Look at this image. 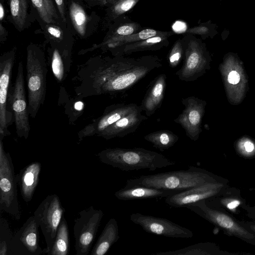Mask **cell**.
Segmentation results:
<instances>
[{"instance_id": "6da1fadb", "label": "cell", "mask_w": 255, "mask_h": 255, "mask_svg": "<svg viewBox=\"0 0 255 255\" xmlns=\"http://www.w3.org/2000/svg\"><path fill=\"white\" fill-rule=\"evenodd\" d=\"M162 65L158 58L152 56L92 57L78 66L72 79L74 90L79 98L114 95L129 89Z\"/></svg>"}, {"instance_id": "7a4b0ae2", "label": "cell", "mask_w": 255, "mask_h": 255, "mask_svg": "<svg viewBox=\"0 0 255 255\" xmlns=\"http://www.w3.org/2000/svg\"><path fill=\"white\" fill-rule=\"evenodd\" d=\"M229 182L228 179L195 166L186 170L141 175L128 179L125 186H144L181 192L208 183Z\"/></svg>"}, {"instance_id": "3957f363", "label": "cell", "mask_w": 255, "mask_h": 255, "mask_svg": "<svg viewBox=\"0 0 255 255\" xmlns=\"http://www.w3.org/2000/svg\"><path fill=\"white\" fill-rule=\"evenodd\" d=\"M97 155L102 163L123 171L145 169L154 171L175 164L163 154L142 147L109 148Z\"/></svg>"}, {"instance_id": "277c9868", "label": "cell", "mask_w": 255, "mask_h": 255, "mask_svg": "<svg viewBox=\"0 0 255 255\" xmlns=\"http://www.w3.org/2000/svg\"><path fill=\"white\" fill-rule=\"evenodd\" d=\"M26 71L28 113L34 119L45 101L48 72L44 51L36 44L27 47Z\"/></svg>"}, {"instance_id": "5b68a950", "label": "cell", "mask_w": 255, "mask_h": 255, "mask_svg": "<svg viewBox=\"0 0 255 255\" xmlns=\"http://www.w3.org/2000/svg\"><path fill=\"white\" fill-rule=\"evenodd\" d=\"M185 208L194 212L220 229L224 234L236 237L255 246V234L251 232L232 215L209 207L203 200L187 205Z\"/></svg>"}, {"instance_id": "8992f818", "label": "cell", "mask_w": 255, "mask_h": 255, "mask_svg": "<svg viewBox=\"0 0 255 255\" xmlns=\"http://www.w3.org/2000/svg\"><path fill=\"white\" fill-rule=\"evenodd\" d=\"M2 140L0 138V211L18 220L21 211L14 166L9 153L4 150Z\"/></svg>"}, {"instance_id": "52a82bcc", "label": "cell", "mask_w": 255, "mask_h": 255, "mask_svg": "<svg viewBox=\"0 0 255 255\" xmlns=\"http://www.w3.org/2000/svg\"><path fill=\"white\" fill-rule=\"evenodd\" d=\"M64 212L60 200L55 194L47 196L34 212L35 220L45 240L44 254H47L51 248Z\"/></svg>"}, {"instance_id": "ba28073f", "label": "cell", "mask_w": 255, "mask_h": 255, "mask_svg": "<svg viewBox=\"0 0 255 255\" xmlns=\"http://www.w3.org/2000/svg\"><path fill=\"white\" fill-rule=\"evenodd\" d=\"M104 216L101 210L90 206L79 213L73 227L76 255H88Z\"/></svg>"}, {"instance_id": "9c48e42d", "label": "cell", "mask_w": 255, "mask_h": 255, "mask_svg": "<svg viewBox=\"0 0 255 255\" xmlns=\"http://www.w3.org/2000/svg\"><path fill=\"white\" fill-rule=\"evenodd\" d=\"M8 105L13 113L17 136L26 139L29 134L28 103L26 99L23 66L19 61L16 79L13 86L9 88Z\"/></svg>"}, {"instance_id": "30bf717a", "label": "cell", "mask_w": 255, "mask_h": 255, "mask_svg": "<svg viewBox=\"0 0 255 255\" xmlns=\"http://www.w3.org/2000/svg\"><path fill=\"white\" fill-rule=\"evenodd\" d=\"M16 51V48L14 47L0 57V138L1 139L10 134L8 128L14 122L8 99Z\"/></svg>"}, {"instance_id": "8fae6325", "label": "cell", "mask_w": 255, "mask_h": 255, "mask_svg": "<svg viewBox=\"0 0 255 255\" xmlns=\"http://www.w3.org/2000/svg\"><path fill=\"white\" fill-rule=\"evenodd\" d=\"M183 63L175 75L181 81H194L209 69L210 57L203 45L195 40L183 46Z\"/></svg>"}, {"instance_id": "7c38bea8", "label": "cell", "mask_w": 255, "mask_h": 255, "mask_svg": "<svg viewBox=\"0 0 255 255\" xmlns=\"http://www.w3.org/2000/svg\"><path fill=\"white\" fill-rule=\"evenodd\" d=\"M228 182L208 183L184 190L165 198V202L174 208L185 207L203 200H207L231 191Z\"/></svg>"}, {"instance_id": "4fadbf2b", "label": "cell", "mask_w": 255, "mask_h": 255, "mask_svg": "<svg viewBox=\"0 0 255 255\" xmlns=\"http://www.w3.org/2000/svg\"><path fill=\"white\" fill-rule=\"evenodd\" d=\"M130 220L149 234L173 238L187 239L194 236L189 229L167 219L135 213L131 214Z\"/></svg>"}, {"instance_id": "5bb4252c", "label": "cell", "mask_w": 255, "mask_h": 255, "mask_svg": "<svg viewBox=\"0 0 255 255\" xmlns=\"http://www.w3.org/2000/svg\"><path fill=\"white\" fill-rule=\"evenodd\" d=\"M39 226L33 215L30 216L13 235L10 255H40L44 254L39 245Z\"/></svg>"}, {"instance_id": "9a60e30c", "label": "cell", "mask_w": 255, "mask_h": 255, "mask_svg": "<svg viewBox=\"0 0 255 255\" xmlns=\"http://www.w3.org/2000/svg\"><path fill=\"white\" fill-rule=\"evenodd\" d=\"M181 103L184 108L174 122L183 128L188 138L195 141L202 131V120L206 102L195 96H190L183 99Z\"/></svg>"}, {"instance_id": "2e32d148", "label": "cell", "mask_w": 255, "mask_h": 255, "mask_svg": "<svg viewBox=\"0 0 255 255\" xmlns=\"http://www.w3.org/2000/svg\"><path fill=\"white\" fill-rule=\"evenodd\" d=\"M138 107V105L133 103L116 104L107 107L101 116L94 120L78 132L79 143L85 137L98 136L109 126Z\"/></svg>"}, {"instance_id": "e0dca14e", "label": "cell", "mask_w": 255, "mask_h": 255, "mask_svg": "<svg viewBox=\"0 0 255 255\" xmlns=\"http://www.w3.org/2000/svg\"><path fill=\"white\" fill-rule=\"evenodd\" d=\"M142 112V109L139 106L135 110L109 126L99 133L98 136L110 139L115 137H123L134 132L142 122L147 119Z\"/></svg>"}, {"instance_id": "ac0fdd59", "label": "cell", "mask_w": 255, "mask_h": 255, "mask_svg": "<svg viewBox=\"0 0 255 255\" xmlns=\"http://www.w3.org/2000/svg\"><path fill=\"white\" fill-rule=\"evenodd\" d=\"M41 169L40 162H33L22 168L15 175L17 184L26 203L30 202L33 198L39 180Z\"/></svg>"}, {"instance_id": "d6986e66", "label": "cell", "mask_w": 255, "mask_h": 255, "mask_svg": "<svg viewBox=\"0 0 255 255\" xmlns=\"http://www.w3.org/2000/svg\"><path fill=\"white\" fill-rule=\"evenodd\" d=\"M206 203L210 207L232 215H239L248 205L241 196L240 190L235 187L230 192L206 200Z\"/></svg>"}, {"instance_id": "ffe728a7", "label": "cell", "mask_w": 255, "mask_h": 255, "mask_svg": "<svg viewBox=\"0 0 255 255\" xmlns=\"http://www.w3.org/2000/svg\"><path fill=\"white\" fill-rule=\"evenodd\" d=\"M166 87V76L158 75L147 91L141 105L142 111L150 117L161 106Z\"/></svg>"}, {"instance_id": "44dd1931", "label": "cell", "mask_w": 255, "mask_h": 255, "mask_svg": "<svg viewBox=\"0 0 255 255\" xmlns=\"http://www.w3.org/2000/svg\"><path fill=\"white\" fill-rule=\"evenodd\" d=\"M179 192L158 189L144 186H125L123 188L116 191L115 196L120 200H134L138 199H148L158 198H165L169 195Z\"/></svg>"}, {"instance_id": "7402d4cb", "label": "cell", "mask_w": 255, "mask_h": 255, "mask_svg": "<svg viewBox=\"0 0 255 255\" xmlns=\"http://www.w3.org/2000/svg\"><path fill=\"white\" fill-rule=\"evenodd\" d=\"M240 253H231L222 250L215 243L203 242L197 243L179 250L159 252L152 255H232Z\"/></svg>"}, {"instance_id": "603a6c76", "label": "cell", "mask_w": 255, "mask_h": 255, "mask_svg": "<svg viewBox=\"0 0 255 255\" xmlns=\"http://www.w3.org/2000/svg\"><path fill=\"white\" fill-rule=\"evenodd\" d=\"M119 238L118 222L115 218H111L105 225L91 254L92 255H105Z\"/></svg>"}, {"instance_id": "cb8c5ba5", "label": "cell", "mask_w": 255, "mask_h": 255, "mask_svg": "<svg viewBox=\"0 0 255 255\" xmlns=\"http://www.w3.org/2000/svg\"><path fill=\"white\" fill-rule=\"evenodd\" d=\"M165 34L153 36L147 39L127 44L114 49V56H123L139 51L152 50L159 48L166 39Z\"/></svg>"}, {"instance_id": "d4e9b609", "label": "cell", "mask_w": 255, "mask_h": 255, "mask_svg": "<svg viewBox=\"0 0 255 255\" xmlns=\"http://www.w3.org/2000/svg\"><path fill=\"white\" fill-rule=\"evenodd\" d=\"M69 253V232L63 216L59 225L56 236L48 255H67Z\"/></svg>"}, {"instance_id": "484cf974", "label": "cell", "mask_w": 255, "mask_h": 255, "mask_svg": "<svg viewBox=\"0 0 255 255\" xmlns=\"http://www.w3.org/2000/svg\"><path fill=\"white\" fill-rule=\"evenodd\" d=\"M153 146L161 151L172 147L178 140L177 135L169 130H160L150 132L144 136Z\"/></svg>"}, {"instance_id": "4316f807", "label": "cell", "mask_w": 255, "mask_h": 255, "mask_svg": "<svg viewBox=\"0 0 255 255\" xmlns=\"http://www.w3.org/2000/svg\"><path fill=\"white\" fill-rule=\"evenodd\" d=\"M10 15L12 22L19 31L26 27L28 15L27 0H9Z\"/></svg>"}, {"instance_id": "83f0119b", "label": "cell", "mask_w": 255, "mask_h": 255, "mask_svg": "<svg viewBox=\"0 0 255 255\" xmlns=\"http://www.w3.org/2000/svg\"><path fill=\"white\" fill-rule=\"evenodd\" d=\"M39 16L45 24L59 22L60 16L53 0H30Z\"/></svg>"}, {"instance_id": "f1b7e54d", "label": "cell", "mask_w": 255, "mask_h": 255, "mask_svg": "<svg viewBox=\"0 0 255 255\" xmlns=\"http://www.w3.org/2000/svg\"><path fill=\"white\" fill-rule=\"evenodd\" d=\"M69 13L72 24L79 35H86L89 18L83 7L78 3L71 1L69 7Z\"/></svg>"}, {"instance_id": "f546056e", "label": "cell", "mask_w": 255, "mask_h": 255, "mask_svg": "<svg viewBox=\"0 0 255 255\" xmlns=\"http://www.w3.org/2000/svg\"><path fill=\"white\" fill-rule=\"evenodd\" d=\"M13 236L8 222L1 216L0 218V255H10V246Z\"/></svg>"}, {"instance_id": "4dcf8cb0", "label": "cell", "mask_w": 255, "mask_h": 255, "mask_svg": "<svg viewBox=\"0 0 255 255\" xmlns=\"http://www.w3.org/2000/svg\"><path fill=\"white\" fill-rule=\"evenodd\" d=\"M235 148L239 156L246 159L255 157V142L248 138H243L238 140Z\"/></svg>"}, {"instance_id": "1f68e13d", "label": "cell", "mask_w": 255, "mask_h": 255, "mask_svg": "<svg viewBox=\"0 0 255 255\" xmlns=\"http://www.w3.org/2000/svg\"><path fill=\"white\" fill-rule=\"evenodd\" d=\"M138 0H108L111 4V10L115 16H118L132 8Z\"/></svg>"}, {"instance_id": "d6a6232c", "label": "cell", "mask_w": 255, "mask_h": 255, "mask_svg": "<svg viewBox=\"0 0 255 255\" xmlns=\"http://www.w3.org/2000/svg\"><path fill=\"white\" fill-rule=\"evenodd\" d=\"M183 56V45L181 42L178 41L173 45L168 56L169 66L171 68L176 67L181 62Z\"/></svg>"}, {"instance_id": "836d02e7", "label": "cell", "mask_w": 255, "mask_h": 255, "mask_svg": "<svg viewBox=\"0 0 255 255\" xmlns=\"http://www.w3.org/2000/svg\"><path fill=\"white\" fill-rule=\"evenodd\" d=\"M135 28L133 24H125L120 26L115 32L105 40H111L119 37L127 36L132 34Z\"/></svg>"}, {"instance_id": "e575fe53", "label": "cell", "mask_w": 255, "mask_h": 255, "mask_svg": "<svg viewBox=\"0 0 255 255\" xmlns=\"http://www.w3.org/2000/svg\"><path fill=\"white\" fill-rule=\"evenodd\" d=\"M56 5L58 13L61 19L64 22H66L65 0H54Z\"/></svg>"}, {"instance_id": "d590c367", "label": "cell", "mask_w": 255, "mask_h": 255, "mask_svg": "<svg viewBox=\"0 0 255 255\" xmlns=\"http://www.w3.org/2000/svg\"><path fill=\"white\" fill-rule=\"evenodd\" d=\"M241 80V75L236 70L231 71L228 75V82L232 85H235L239 83Z\"/></svg>"}, {"instance_id": "8d00e7d4", "label": "cell", "mask_w": 255, "mask_h": 255, "mask_svg": "<svg viewBox=\"0 0 255 255\" xmlns=\"http://www.w3.org/2000/svg\"><path fill=\"white\" fill-rule=\"evenodd\" d=\"M187 26L185 23L181 21H176L172 26L173 31L177 33H181L186 31Z\"/></svg>"}, {"instance_id": "74e56055", "label": "cell", "mask_w": 255, "mask_h": 255, "mask_svg": "<svg viewBox=\"0 0 255 255\" xmlns=\"http://www.w3.org/2000/svg\"><path fill=\"white\" fill-rule=\"evenodd\" d=\"M245 211L247 213V216L255 222V205L250 206L248 205L245 208Z\"/></svg>"}, {"instance_id": "f35d334b", "label": "cell", "mask_w": 255, "mask_h": 255, "mask_svg": "<svg viewBox=\"0 0 255 255\" xmlns=\"http://www.w3.org/2000/svg\"><path fill=\"white\" fill-rule=\"evenodd\" d=\"M240 222L244 227L255 234V222L246 221H240Z\"/></svg>"}, {"instance_id": "ab89813d", "label": "cell", "mask_w": 255, "mask_h": 255, "mask_svg": "<svg viewBox=\"0 0 255 255\" xmlns=\"http://www.w3.org/2000/svg\"><path fill=\"white\" fill-rule=\"evenodd\" d=\"M7 31L2 25L1 22L0 23V43L3 42L6 38Z\"/></svg>"}, {"instance_id": "60d3db41", "label": "cell", "mask_w": 255, "mask_h": 255, "mask_svg": "<svg viewBox=\"0 0 255 255\" xmlns=\"http://www.w3.org/2000/svg\"><path fill=\"white\" fill-rule=\"evenodd\" d=\"M195 31L200 34H206L209 32V29L206 26H202L196 28Z\"/></svg>"}, {"instance_id": "b9f144b4", "label": "cell", "mask_w": 255, "mask_h": 255, "mask_svg": "<svg viewBox=\"0 0 255 255\" xmlns=\"http://www.w3.org/2000/svg\"><path fill=\"white\" fill-rule=\"evenodd\" d=\"M5 16V11H4V7L2 4V3L1 2L0 3V22H1L3 19L4 18Z\"/></svg>"}, {"instance_id": "7bdbcfd3", "label": "cell", "mask_w": 255, "mask_h": 255, "mask_svg": "<svg viewBox=\"0 0 255 255\" xmlns=\"http://www.w3.org/2000/svg\"><path fill=\"white\" fill-rule=\"evenodd\" d=\"M90 1H96V2H99L100 3H105L107 2L108 0H88Z\"/></svg>"}, {"instance_id": "ee69618b", "label": "cell", "mask_w": 255, "mask_h": 255, "mask_svg": "<svg viewBox=\"0 0 255 255\" xmlns=\"http://www.w3.org/2000/svg\"><path fill=\"white\" fill-rule=\"evenodd\" d=\"M250 191H255V187H252L249 189Z\"/></svg>"}, {"instance_id": "f6af8a7d", "label": "cell", "mask_w": 255, "mask_h": 255, "mask_svg": "<svg viewBox=\"0 0 255 255\" xmlns=\"http://www.w3.org/2000/svg\"></svg>"}]
</instances>
